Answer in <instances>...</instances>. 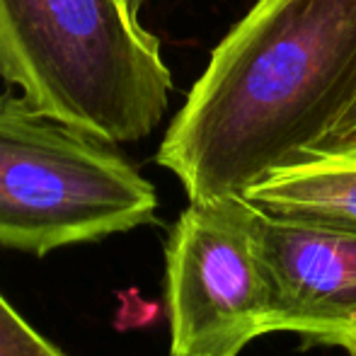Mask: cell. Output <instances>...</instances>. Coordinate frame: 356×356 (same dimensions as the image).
Instances as JSON below:
<instances>
[{"label": "cell", "instance_id": "52a82bcc", "mask_svg": "<svg viewBox=\"0 0 356 356\" xmlns=\"http://www.w3.org/2000/svg\"><path fill=\"white\" fill-rule=\"evenodd\" d=\"M0 356H66L37 332L0 293Z\"/></svg>", "mask_w": 356, "mask_h": 356}, {"label": "cell", "instance_id": "3957f363", "mask_svg": "<svg viewBox=\"0 0 356 356\" xmlns=\"http://www.w3.org/2000/svg\"><path fill=\"white\" fill-rule=\"evenodd\" d=\"M114 145L0 95V248L44 257L155 223V187Z\"/></svg>", "mask_w": 356, "mask_h": 356}, {"label": "cell", "instance_id": "277c9868", "mask_svg": "<svg viewBox=\"0 0 356 356\" xmlns=\"http://www.w3.org/2000/svg\"><path fill=\"white\" fill-rule=\"evenodd\" d=\"M243 197L189 202L165 243L172 356H238L267 334V282Z\"/></svg>", "mask_w": 356, "mask_h": 356}, {"label": "cell", "instance_id": "5b68a950", "mask_svg": "<svg viewBox=\"0 0 356 356\" xmlns=\"http://www.w3.org/2000/svg\"><path fill=\"white\" fill-rule=\"evenodd\" d=\"M254 243L267 282V332L356 356V233L282 220L254 209Z\"/></svg>", "mask_w": 356, "mask_h": 356}, {"label": "cell", "instance_id": "9c48e42d", "mask_svg": "<svg viewBox=\"0 0 356 356\" xmlns=\"http://www.w3.org/2000/svg\"><path fill=\"white\" fill-rule=\"evenodd\" d=\"M143 3H145V0H131V5H134V8H136V10H138V8H141V5H143Z\"/></svg>", "mask_w": 356, "mask_h": 356}, {"label": "cell", "instance_id": "6da1fadb", "mask_svg": "<svg viewBox=\"0 0 356 356\" xmlns=\"http://www.w3.org/2000/svg\"><path fill=\"white\" fill-rule=\"evenodd\" d=\"M356 88V0H257L218 42L155 155L189 202L243 197L318 150Z\"/></svg>", "mask_w": 356, "mask_h": 356}, {"label": "cell", "instance_id": "ba28073f", "mask_svg": "<svg viewBox=\"0 0 356 356\" xmlns=\"http://www.w3.org/2000/svg\"><path fill=\"white\" fill-rule=\"evenodd\" d=\"M352 141H356V88H354L352 97L347 99V104H344L342 114H339L337 122H334L327 141L320 145L318 150L332 148V145H342V143H352Z\"/></svg>", "mask_w": 356, "mask_h": 356}, {"label": "cell", "instance_id": "7a4b0ae2", "mask_svg": "<svg viewBox=\"0 0 356 356\" xmlns=\"http://www.w3.org/2000/svg\"><path fill=\"white\" fill-rule=\"evenodd\" d=\"M0 78L37 112L109 143L150 136L172 92L131 0H0Z\"/></svg>", "mask_w": 356, "mask_h": 356}, {"label": "cell", "instance_id": "8992f818", "mask_svg": "<svg viewBox=\"0 0 356 356\" xmlns=\"http://www.w3.org/2000/svg\"><path fill=\"white\" fill-rule=\"evenodd\" d=\"M243 199L272 218L356 233V141L272 170Z\"/></svg>", "mask_w": 356, "mask_h": 356}]
</instances>
